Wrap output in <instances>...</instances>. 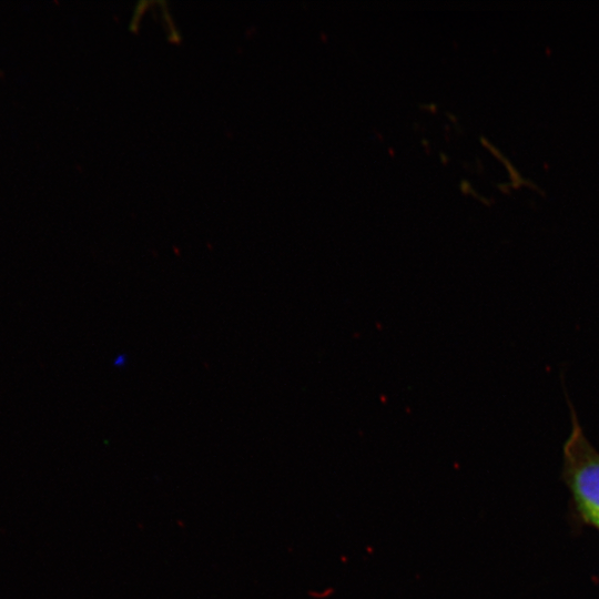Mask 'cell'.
Returning <instances> with one entry per match:
<instances>
[{
	"label": "cell",
	"instance_id": "obj_1",
	"mask_svg": "<svg viewBox=\"0 0 599 599\" xmlns=\"http://www.w3.org/2000/svg\"><path fill=\"white\" fill-rule=\"evenodd\" d=\"M571 430L562 446V480L580 520L599 531V451L588 440L566 394Z\"/></svg>",
	"mask_w": 599,
	"mask_h": 599
}]
</instances>
